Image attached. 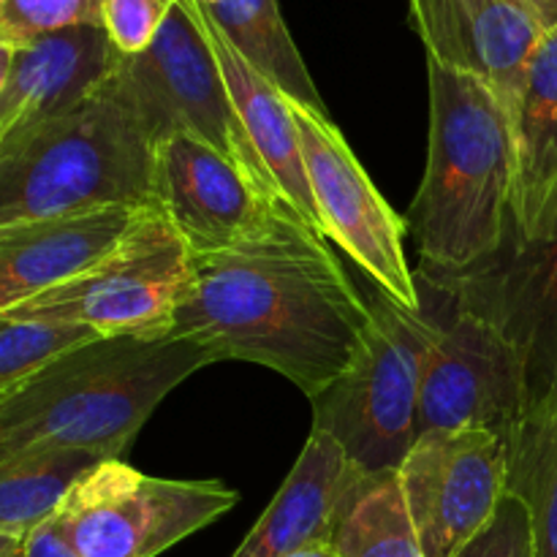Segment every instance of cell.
<instances>
[{"label": "cell", "mask_w": 557, "mask_h": 557, "mask_svg": "<svg viewBox=\"0 0 557 557\" xmlns=\"http://www.w3.org/2000/svg\"><path fill=\"white\" fill-rule=\"evenodd\" d=\"M373 308L330 245L292 210L243 243L194 256L169 335L286 375L305 395L335 384L359 357Z\"/></svg>", "instance_id": "obj_1"}, {"label": "cell", "mask_w": 557, "mask_h": 557, "mask_svg": "<svg viewBox=\"0 0 557 557\" xmlns=\"http://www.w3.org/2000/svg\"><path fill=\"white\" fill-rule=\"evenodd\" d=\"M212 362L207 348L172 335L71 348L0 397V460L22 451L120 460L166 395Z\"/></svg>", "instance_id": "obj_2"}, {"label": "cell", "mask_w": 557, "mask_h": 557, "mask_svg": "<svg viewBox=\"0 0 557 557\" xmlns=\"http://www.w3.org/2000/svg\"><path fill=\"white\" fill-rule=\"evenodd\" d=\"M430 139L406 228L422 272L460 275L506 243L515 207V134L484 82L428 60Z\"/></svg>", "instance_id": "obj_3"}, {"label": "cell", "mask_w": 557, "mask_h": 557, "mask_svg": "<svg viewBox=\"0 0 557 557\" xmlns=\"http://www.w3.org/2000/svg\"><path fill=\"white\" fill-rule=\"evenodd\" d=\"M152 141L117 76L52 120L0 139V228L107 207H152Z\"/></svg>", "instance_id": "obj_4"}, {"label": "cell", "mask_w": 557, "mask_h": 557, "mask_svg": "<svg viewBox=\"0 0 557 557\" xmlns=\"http://www.w3.org/2000/svg\"><path fill=\"white\" fill-rule=\"evenodd\" d=\"M422 297V294H419ZM359 357L313 400V430L330 433L364 473L397 471L417 441L424 357L438 330L430 299L408 310L375 299Z\"/></svg>", "instance_id": "obj_5"}, {"label": "cell", "mask_w": 557, "mask_h": 557, "mask_svg": "<svg viewBox=\"0 0 557 557\" xmlns=\"http://www.w3.org/2000/svg\"><path fill=\"white\" fill-rule=\"evenodd\" d=\"M190 248L166 215L141 207L101 261L41 297L5 310L11 321H49L98 337H166L190 277Z\"/></svg>", "instance_id": "obj_6"}, {"label": "cell", "mask_w": 557, "mask_h": 557, "mask_svg": "<svg viewBox=\"0 0 557 557\" xmlns=\"http://www.w3.org/2000/svg\"><path fill=\"white\" fill-rule=\"evenodd\" d=\"M114 76L145 120L152 141L172 134L196 136L237 163L272 199L283 201L270 169L245 134L196 0H177L156 41L139 54H123Z\"/></svg>", "instance_id": "obj_7"}, {"label": "cell", "mask_w": 557, "mask_h": 557, "mask_svg": "<svg viewBox=\"0 0 557 557\" xmlns=\"http://www.w3.org/2000/svg\"><path fill=\"white\" fill-rule=\"evenodd\" d=\"M221 482L147 476L123 460L96 462L54 511L82 557H158L234 509Z\"/></svg>", "instance_id": "obj_8"}, {"label": "cell", "mask_w": 557, "mask_h": 557, "mask_svg": "<svg viewBox=\"0 0 557 557\" xmlns=\"http://www.w3.org/2000/svg\"><path fill=\"white\" fill-rule=\"evenodd\" d=\"M413 277L438 315V330L424 357L417 435L490 430L509 441L528 413L520 357L487 315L457 302L419 272Z\"/></svg>", "instance_id": "obj_9"}, {"label": "cell", "mask_w": 557, "mask_h": 557, "mask_svg": "<svg viewBox=\"0 0 557 557\" xmlns=\"http://www.w3.org/2000/svg\"><path fill=\"white\" fill-rule=\"evenodd\" d=\"M292 109L324 237L335 239L392 302L419 310L422 297L403 245L406 223L379 194L330 114L299 103Z\"/></svg>", "instance_id": "obj_10"}, {"label": "cell", "mask_w": 557, "mask_h": 557, "mask_svg": "<svg viewBox=\"0 0 557 557\" xmlns=\"http://www.w3.org/2000/svg\"><path fill=\"white\" fill-rule=\"evenodd\" d=\"M419 275L487 315L517 351L528 413L557 397V207L531 239L515 232L487 264L460 275Z\"/></svg>", "instance_id": "obj_11"}, {"label": "cell", "mask_w": 557, "mask_h": 557, "mask_svg": "<svg viewBox=\"0 0 557 557\" xmlns=\"http://www.w3.org/2000/svg\"><path fill=\"white\" fill-rule=\"evenodd\" d=\"M397 479L424 557H455L509 493V441L490 430H430Z\"/></svg>", "instance_id": "obj_12"}, {"label": "cell", "mask_w": 557, "mask_h": 557, "mask_svg": "<svg viewBox=\"0 0 557 557\" xmlns=\"http://www.w3.org/2000/svg\"><path fill=\"white\" fill-rule=\"evenodd\" d=\"M150 196L194 256L232 248L277 210H288L237 163L190 134L156 141Z\"/></svg>", "instance_id": "obj_13"}, {"label": "cell", "mask_w": 557, "mask_h": 557, "mask_svg": "<svg viewBox=\"0 0 557 557\" xmlns=\"http://www.w3.org/2000/svg\"><path fill=\"white\" fill-rule=\"evenodd\" d=\"M428 60L476 76L509 120L525 87L542 27L509 0H408Z\"/></svg>", "instance_id": "obj_14"}, {"label": "cell", "mask_w": 557, "mask_h": 557, "mask_svg": "<svg viewBox=\"0 0 557 557\" xmlns=\"http://www.w3.org/2000/svg\"><path fill=\"white\" fill-rule=\"evenodd\" d=\"M120 58L101 25L65 27L22 44L0 92V139L79 107L114 74Z\"/></svg>", "instance_id": "obj_15"}, {"label": "cell", "mask_w": 557, "mask_h": 557, "mask_svg": "<svg viewBox=\"0 0 557 557\" xmlns=\"http://www.w3.org/2000/svg\"><path fill=\"white\" fill-rule=\"evenodd\" d=\"M364 471L330 433L313 430L292 473L232 557H288L330 544Z\"/></svg>", "instance_id": "obj_16"}, {"label": "cell", "mask_w": 557, "mask_h": 557, "mask_svg": "<svg viewBox=\"0 0 557 557\" xmlns=\"http://www.w3.org/2000/svg\"><path fill=\"white\" fill-rule=\"evenodd\" d=\"M141 207H107L0 228V315L101 261Z\"/></svg>", "instance_id": "obj_17"}, {"label": "cell", "mask_w": 557, "mask_h": 557, "mask_svg": "<svg viewBox=\"0 0 557 557\" xmlns=\"http://www.w3.org/2000/svg\"><path fill=\"white\" fill-rule=\"evenodd\" d=\"M199 3V0H196ZM199 20L207 33L212 54H215L221 74L226 79L228 96L237 107L239 120L245 125V134L253 141L256 152L261 156L264 166L270 169L277 190L288 210L297 212L313 232L324 237L319 210H315L313 190H310L308 172L302 161V141H299L297 120H294L292 101L277 90L275 85L264 79L259 71L250 69L243 54L228 44L221 27L210 20L205 5L199 3Z\"/></svg>", "instance_id": "obj_18"}, {"label": "cell", "mask_w": 557, "mask_h": 557, "mask_svg": "<svg viewBox=\"0 0 557 557\" xmlns=\"http://www.w3.org/2000/svg\"><path fill=\"white\" fill-rule=\"evenodd\" d=\"M515 134V207L511 232L531 239L547 226L557 207V27L544 33L533 52Z\"/></svg>", "instance_id": "obj_19"}, {"label": "cell", "mask_w": 557, "mask_h": 557, "mask_svg": "<svg viewBox=\"0 0 557 557\" xmlns=\"http://www.w3.org/2000/svg\"><path fill=\"white\" fill-rule=\"evenodd\" d=\"M205 11L245 63L275 85L288 101L330 114L302 52L283 22L277 0H215L205 5Z\"/></svg>", "instance_id": "obj_20"}, {"label": "cell", "mask_w": 557, "mask_h": 557, "mask_svg": "<svg viewBox=\"0 0 557 557\" xmlns=\"http://www.w3.org/2000/svg\"><path fill=\"white\" fill-rule=\"evenodd\" d=\"M330 547L341 557H424L397 471L364 473L341 509Z\"/></svg>", "instance_id": "obj_21"}, {"label": "cell", "mask_w": 557, "mask_h": 557, "mask_svg": "<svg viewBox=\"0 0 557 557\" xmlns=\"http://www.w3.org/2000/svg\"><path fill=\"white\" fill-rule=\"evenodd\" d=\"M96 462L82 451H22L0 460V533L25 539Z\"/></svg>", "instance_id": "obj_22"}, {"label": "cell", "mask_w": 557, "mask_h": 557, "mask_svg": "<svg viewBox=\"0 0 557 557\" xmlns=\"http://www.w3.org/2000/svg\"><path fill=\"white\" fill-rule=\"evenodd\" d=\"M509 493L531 511L536 557H557V397L511 433Z\"/></svg>", "instance_id": "obj_23"}, {"label": "cell", "mask_w": 557, "mask_h": 557, "mask_svg": "<svg viewBox=\"0 0 557 557\" xmlns=\"http://www.w3.org/2000/svg\"><path fill=\"white\" fill-rule=\"evenodd\" d=\"M90 341H98V335L85 326L11 321L0 315V397L25 384L60 354Z\"/></svg>", "instance_id": "obj_24"}, {"label": "cell", "mask_w": 557, "mask_h": 557, "mask_svg": "<svg viewBox=\"0 0 557 557\" xmlns=\"http://www.w3.org/2000/svg\"><path fill=\"white\" fill-rule=\"evenodd\" d=\"M103 0H9L0 9V38L22 44L65 27L101 25Z\"/></svg>", "instance_id": "obj_25"}, {"label": "cell", "mask_w": 557, "mask_h": 557, "mask_svg": "<svg viewBox=\"0 0 557 557\" xmlns=\"http://www.w3.org/2000/svg\"><path fill=\"white\" fill-rule=\"evenodd\" d=\"M177 0H103L101 27L120 54L131 58L156 41Z\"/></svg>", "instance_id": "obj_26"}, {"label": "cell", "mask_w": 557, "mask_h": 557, "mask_svg": "<svg viewBox=\"0 0 557 557\" xmlns=\"http://www.w3.org/2000/svg\"><path fill=\"white\" fill-rule=\"evenodd\" d=\"M455 557H536L531 511L522 498L506 493L493 520Z\"/></svg>", "instance_id": "obj_27"}, {"label": "cell", "mask_w": 557, "mask_h": 557, "mask_svg": "<svg viewBox=\"0 0 557 557\" xmlns=\"http://www.w3.org/2000/svg\"><path fill=\"white\" fill-rule=\"evenodd\" d=\"M22 557H82L76 553L74 542L69 539L65 528L60 525L58 515L44 520L22 539Z\"/></svg>", "instance_id": "obj_28"}, {"label": "cell", "mask_w": 557, "mask_h": 557, "mask_svg": "<svg viewBox=\"0 0 557 557\" xmlns=\"http://www.w3.org/2000/svg\"><path fill=\"white\" fill-rule=\"evenodd\" d=\"M509 3L531 16L542 33H553L557 27V0H509Z\"/></svg>", "instance_id": "obj_29"}, {"label": "cell", "mask_w": 557, "mask_h": 557, "mask_svg": "<svg viewBox=\"0 0 557 557\" xmlns=\"http://www.w3.org/2000/svg\"><path fill=\"white\" fill-rule=\"evenodd\" d=\"M16 52H20V47H16V44L0 38V92L5 90V82H9L11 69H14Z\"/></svg>", "instance_id": "obj_30"}, {"label": "cell", "mask_w": 557, "mask_h": 557, "mask_svg": "<svg viewBox=\"0 0 557 557\" xmlns=\"http://www.w3.org/2000/svg\"><path fill=\"white\" fill-rule=\"evenodd\" d=\"M22 539L20 536H9V533H0V557H14L20 553Z\"/></svg>", "instance_id": "obj_31"}, {"label": "cell", "mask_w": 557, "mask_h": 557, "mask_svg": "<svg viewBox=\"0 0 557 557\" xmlns=\"http://www.w3.org/2000/svg\"><path fill=\"white\" fill-rule=\"evenodd\" d=\"M288 557H341V555H337L330 544H319V547H308L302 549V553H294Z\"/></svg>", "instance_id": "obj_32"}, {"label": "cell", "mask_w": 557, "mask_h": 557, "mask_svg": "<svg viewBox=\"0 0 557 557\" xmlns=\"http://www.w3.org/2000/svg\"><path fill=\"white\" fill-rule=\"evenodd\" d=\"M199 3H205V5H210V3H215V0H199Z\"/></svg>", "instance_id": "obj_33"}, {"label": "cell", "mask_w": 557, "mask_h": 557, "mask_svg": "<svg viewBox=\"0 0 557 557\" xmlns=\"http://www.w3.org/2000/svg\"><path fill=\"white\" fill-rule=\"evenodd\" d=\"M5 3H9V0H0V9H3V5H5Z\"/></svg>", "instance_id": "obj_34"}, {"label": "cell", "mask_w": 557, "mask_h": 557, "mask_svg": "<svg viewBox=\"0 0 557 557\" xmlns=\"http://www.w3.org/2000/svg\"><path fill=\"white\" fill-rule=\"evenodd\" d=\"M20 549H22V547H20ZM14 557H22V553H16V555H14Z\"/></svg>", "instance_id": "obj_35"}]
</instances>
